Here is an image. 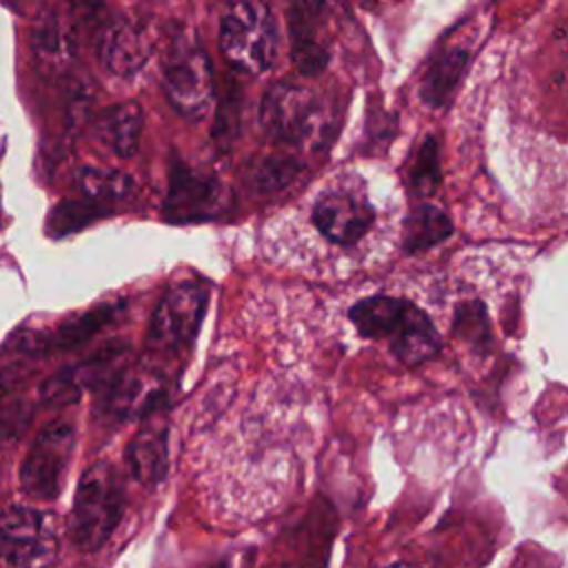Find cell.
<instances>
[{"instance_id": "cell-1", "label": "cell", "mask_w": 568, "mask_h": 568, "mask_svg": "<svg viewBox=\"0 0 568 568\" xmlns=\"http://www.w3.org/2000/svg\"><path fill=\"white\" fill-rule=\"evenodd\" d=\"M348 317L362 337L388 339L390 353L408 366L430 359L442 348L430 317L404 297H364L351 306Z\"/></svg>"}, {"instance_id": "cell-2", "label": "cell", "mask_w": 568, "mask_h": 568, "mask_svg": "<svg viewBox=\"0 0 568 568\" xmlns=\"http://www.w3.org/2000/svg\"><path fill=\"white\" fill-rule=\"evenodd\" d=\"M124 510V486L120 473L109 462L91 464L75 488L71 515H69V539L80 552L100 550Z\"/></svg>"}, {"instance_id": "cell-3", "label": "cell", "mask_w": 568, "mask_h": 568, "mask_svg": "<svg viewBox=\"0 0 568 568\" xmlns=\"http://www.w3.org/2000/svg\"><path fill=\"white\" fill-rule=\"evenodd\" d=\"M220 51L246 75L266 73L277 58V22L262 0H233L220 20Z\"/></svg>"}, {"instance_id": "cell-4", "label": "cell", "mask_w": 568, "mask_h": 568, "mask_svg": "<svg viewBox=\"0 0 568 568\" xmlns=\"http://www.w3.org/2000/svg\"><path fill=\"white\" fill-rule=\"evenodd\" d=\"M260 124L277 142L320 149L328 129V115L308 87L275 82L262 98Z\"/></svg>"}, {"instance_id": "cell-5", "label": "cell", "mask_w": 568, "mask_h": 568, "mask_svg": "<svg viewBox=\"0 0 568 568\" xmlns=\"http://www.w3.org/2000/svg\"><path fill=\"white\" fill-rule=\"evenodd\" d=\"M162 89L171 106L186 120H202L215 98L211 58L193 33L175 38L162 67Z\"/></svg>"}, {"instance_id": "cell-6", "label": "cell", "mask_w": 568, "mask_h": 568, "mask_svg": "<svg viewBox=\"0 0 568 568\" xmlns=\"http://www.w3.org/2000/svg\"><path fill=\"white\" fill-rule=\"evenodd\" d=\"M209 306V288L197 282L171 286L158 302L149 324V346L160 353L186 351L202 324Z\"/></svg>"}, {"instance_id": "cell-7", "label": "cell", "mask_w": 568, "mask_h": 568, "mask_svg": "<svg viewBox=\"0 0 568 568\" xmlns=\"http://www.w3.org/2000/svg\"><path fill=\"white\" fill-rule=\"evenodd\" d=\"M75 448V430L67 422H53L44 426L22 466H20V488L27 497L38 501H51L60 495L64 477Z\"/></svg>"}, {"instance_id": "cell-8", "label": "cell", "mask_w": 568, "mask_h": 568, "mask_svg": "<svg viewBox=\"0 0 568 568\" xmlns=\"http://www.w3.org/2000/svg\"><path fill=\"white\" fill-rule=\"evenodd\" d=\"M311 222L333 244H357L375 222V206L355 182H335L313 202Z\"/></svg>"}, {"instance_id": "cell-9", "label": "cell", "mask_w": 568, "mask_h": 568, "mask_svg": "<svg viewBox=\"0 0 568 568\" xmlns=\"http://www.w3.org/2000/svg\"><path fill=\"white\" fill-rule=\"evenodd\" d=\"M58 550L51 513L11 506L0 513V564L40 566L53 561Z\"/></svg>"}, {"instance_id": "cell-10", "label": "cell", "mask_w": 568, "mask_h": 568, "mask_svg": "<svg viewBox=\"0 0 568 568\" xmlns=\"http://www.w3.org/2000/svg\"><path fill=\"white\" fill-rule=\"evenodd\" d=\"M226 204L224 186L215 173H206L184 164L180 158L171 162L169 191L162 213L169 222H202L215 217Z\"/></svg>"}, {"instance_id": "cell-11", "label": "cell", "mask_w": 568, "mask_h": 568, "mask_svg": "<svg viewBox=\"0 0 568 568\" xmlns=\"http://www.w3.org/2000/svg\"><path fill=\"white\" fill-rule=\"evenodd\" d=\"M155 49V31L140 18H120L104 27L98 44L102 64L120 78L138 73Z\"/></svg>"}, {"instance_id": "cell-12", "label": "cell", "mask_w": 568, "mask_h": 568, "mask_svg": "<svg viewBox=\"0 0 568 568\" xmlns=\"http://www.w3.org/2000/svg\"><path fill=\"white\" fill-rule=\"evenodd\" d=\"M126 346L109 344L93 353L91 357L58 371L42 384L40 397L44 404L58 406L69 404L80 397L84 388H102L115 373H120V362L124 359Z\"/></svg>"}, {"instance_id": "cell-13", "label": "cell", "mask_w": 568, "mask_h": 568, "mask_svg": "<svg viewBox=\"0 0 568 568\" xmlns=\"http://www.w3.org/2000/svg\"><path fill=\"white\" fill-rule=\"evenodd\" d=\"M166 388L158 377L115 373L102 388L98 399V410L104 419L120 422L129 417H151L162 399Z\"/></svg>"}, {"instance_id": "cell-14", "label": "cell", "mask_w": 568, "mask_h": 568, "mask_svg": "<svg viewBox=\"0 0 568 568\" xmlns=\"http://www.w3.org/2000/svg\"><path fill=\"white\" fill-rule=\"evenodd\" d=\"M126 466L142 486H158L169 470V439L162 422L144 424L126 446Z\"/></svg>"}, {"instance_id": "cell-15", "label": "cell", "mask_w": 568, "mask_h": 568, "mask_svg": "<svg viewBox=\"0 0 568 568\" xmlns=\"http://www.w3.org/2000/svg\"><path fill=\"white\" fill-rule=\"evenodd\" d=\"M468 62H470V51L462 42L448 44L446 49H442L433 58L430 67L422 78V84H419L422 102L428 104L430 109H444L455 95L468 69Z\"/></svg>"}, {"instance_id": "cell-16", "label": "cell", "mask_w": 568, "mask_h": 568, "mask_svg": "<svg viewBox=\"0 0 568 568\" xmlns=\"http://www.w3.org/2000/svg\"><path fill=\"white\" fill-rule=\"evenodd\" d=\"M142 109L138 102H118L104 109L95 120V133L104 146L120 158H131L138 151L142 133Z\"/></svg>"}, {"instance_id": "cell-17", "label": "cell", "mask_w": 568, "mask_h": 568, "mask_svg": "<svg viewBox=\"0 0 568 568\" xmlns=\"http://www.w3.org/2000/svg\"><path fill=\"white\" fill-rule=\"evenodd\" d=\"M124 308H126V300H118V302H106L91 311H84L82 315H75L64 324H60L53 335L44 337V344L47 348H60V351L75 348L87 339H91L93 335H98L111 322H115L124 313Z\"/></svg>"}, {"instance_id": "cell-18", "label": "cell", "mask_w": 568, "mask_h": 568, "mask_svg": "<svg viewBox=\"0 0 568 568\" xmlns=\"http://www.w3.org/2000/svg\"><path fill=\"white\" fill-rule=\"evenodd\" d=\"M453 233L450 217L435 204L422 202L410 209L406 222H404V235H402V248L406 253H417L424 248H430Z\"/></svg>"}, {"instance_id": "cell-19", "label": "cell", "mask_w": 568, "mask_h": 568, "mask_svg": "<svg viewBox=\"0 0 568 568\" xmlns=\"http://www.w3.org/2000/svg\"><path fill=\"white\" fill-rule=\"evenodd\" d=\"M82 193L93 202H120L131 197L135 191V182L129 173L118 169L102 166H84L78 175Z\"/></svg>"}, {"instance_id": "cell-20", "label": "cell", "mask_w": 568, "mask_h": 568, "mask_svg": "<svg viewBox=\"0 0 568 568\" xmlns=\"http://www.w3.org/2000/svg\"><path fill=\"white\" fill-rule=\"evenodd\" d=\"M291 55L297 71L304 75H315L326 67V47L304 16L291 24Z\"/></svg>"}, {"instance_id": "cell-21", "label": "cell", "mask_w": 568, "mask_h": 568, "mask_svg": "<svg viewBox=\"0 0 568 568\" xmlns=\"http://www.w3.org/2000/svg\"><path fill=\"white\" fill-rule=\"evenodd\" d=\"M442 180V166H439V144L435 135H428L422 140L410 169H408V184L413 193L428 195L437 189Z\"/></svg>"}, {"instance_id": "cell-22", "label": "cell", "mask_w": 568, "mask_h": 568, "mask_svg": "<svg viewBox=\"0 0 568 568\" xmlns=\"http://www.w3.org/2000/svg\"><path fill=\"white\" fill-rule=\"evenodd\" d=\"M106 213V209L100 202H80V200H67L62 204H58L51 215H49V231L53 235H67L73 231L84 229L87 224H91L93 220L102 217Z\"/></svg>"}, {"instance_id": "cell-23", "label": "cell", "mask_w": 568, "mask_h": 568, "mask_svg": "<svg viewBox=\"0 0 568 568\" xmlns=\"http://www.w3.org/2000/svg\"><path fill=\"white\" fill-rule=\"evenodd\" d=\"M455 333L459 339L470 344L477 351H484L490 346V322L486 315V308L481 302H464L455 311L453 320Z\"/></svg>"}, {"instance_id": "cell-24", "label": "cell", "mask_w": 568, "mask_h": 568, "mask_svg": "<svg viewBox=\"0 0 568 568\" xmlns=\"http://www.w3.org/2000/svg\"><path fill=\"white\" fill-rule=\"evenodd\" d=\"M33 47L38 51V55L51 64H60L67 60L69 55V47H67V38L64 31L58 22L55 16H44L33 31Z\"/></svg>"}, {"instance_id": "cell-25", "label": "cell", "mask_w": 568, "mask_h": 568, "mask_svg": "<svg viewBox=\"0 0 568 568\" xmlns=\"http://www.w3.org/2000/svg\"><path fill=\"white\" fill-rule=\"evenodd\" d=\"M297 173V164H293L288 158H266L253 173V182L260 191H273L282 189L293 180Z\"/></svg>"}, {"instance_id": "cell-26", "label": "cell", "mask_w": 568, "mask_h": 568, "mask_svg": "<svg viewBox=\"0 0 568 568\" xmlns=\"http://www.w3.org/2000/svg\"><path fill=\"white\" fill-rule=\"evenodd\" d=\"M293 2H295L297 9H317V4H320L322 0H293Z\"/></svg>"}]
</instances>
